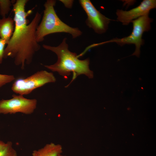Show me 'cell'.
Returning a JSON list of instances; mask_svg holds the SVG:
<instances>
[{"mask_svg":"<svg viewBox=\"0 0 156 156\" xmlns=\"http://www.w3.org/2000/svg\"><path fill=\"white\" fill-rule=\"evenodd\" d=\"M56 2L55 0H47L44 4L43 15L36 31V40L38 43L43 41L47 35L55 33L69 34L73 38H76L82 34L78 28L69 26L59 18L54 8Z\"/></svg>","mask_w":156,"mask_h":156,"instance_id":"obj_3","label":"cell"},{"mask_svg":"<svg viewBox=\"0 0 156 156\" xmlns=\"http://www.w3.org/2000/svg\"><path fill=\"white\" fill-rule=\"evenodd\" d=\"M41 18L37 12L30 23L24 27L14 30L12 35L5 49L3 58L10 57L15 64L25 68V64L31 63L34 56L40 48L36 41V31Z\"/></svg>","mask_w":156,"mask_h":156,"instance_id":"obj_1","label":"cell"},{"mask_svg":"<svg viewBox=\"0 0 156 156\" xmlns=\"http://www.w3.org/2000/svg\"><path fill=\"white\" fill-rule=\"evenodd\" d=\"M14 75L0 74V88L15 79Z\"/></svg>","mask_w":156,"mask_h":156,"instance_id":"obj_14","label":"cell"},{"mask_svg":"<svg viewBox=\"0 0 156 156\" xmlns=\"http://www.w3.org/2000/svg\"><path fill=\"white\" fill-rule=\"evenodd\" d=\"M67 38H64L62 42L57 47L43 44L44 49L51 51L57 55V60L55 64L44 67L53 72H57L64 78H67L73 72L72 82L79 75H85L89 78L93 77V72L89 67L90 59H79L77 54L68 49Z\"/></svg>","mask_w":156,"mask_h":156,"instance_id":"obj_2","label":"cell"},{"mask_svg":"<svg viewBox=\"0 0 156 156\" xmlns=\"http://www.w3.org/2000/svg\"><path fill=\"white\" fill-rule=\"evenodd\" d=\"M14 27V21L11 17L0 19V38L5 40L7 44L13 33Z\"/></svg>","mask_w":156,"mask_h":156,"instance_id":"obj_10","label":"cell"},{"mask_svg":"<svg viewBox=\"0 0 156 156\" xmlns=\"http://www.w3.org/2000/svg\"><path fill=\"white\" fill-rule=\"evenodd\" d=\"M28 0H14L12 11L14 14V29H16L27 25L29 20L27 17L32 12L34 8L25 11V7Z\"/></svg>","mask_w":156,"mask_h":156,"instance_id":"obj_9","label":"cell"},{"mask_svg":"<svg viewBox=\"0 0 156 156\" xmlns=\"http://www.w3.org/2000/svg\"><path fill=\"white\" fill-rule=\"evenodd\" d=\"M56 81L52 73L40 70L26 78L17 79L12 84L11 89L14 93L23 96L29 94L35 89L47 83H54Z\"/></svg>","mask_w":156,"mask_h":156,"instance_id":"obj_5","label":"cell"},{"mask_svg":"<svg viewBox=\"0 0 156 156\" xmlns=\"http://www.w3.org/2000/svg\"><path fill=\"white\" fill-rule=\"evenodd\" d=\"M149 13H147L132 21L133 29L129 36L122 38H114L110 40L99 43L95 44L96 46L99 45L110 42H115L122 46L125 44H134L135 49L131 55H135L139 57L140 55V48L143 45L144 41L142 38L143 33L148 31L151 29V23L153 19L149 16Z\"/></svg>","mask_w":156,"mask_h":156,"instance_id":"obj_4","label":"cell"},{"mask_svg":"<svg viewBox=\"0 0 156 156\" xmlns=\"http://www.w3.org/2000/svg\"><path fill=\"white\" fill-rule=\"evenodd\" d=\"M62 2L64 5L67 8H71L73 4L74 1L73 0H60Z\"/></svg>","mask_w":156,"mask_h":156,"instance_id":"obj_16","label":"cell"},{"mask_svg":"<svg viewBox=\"0 0 156 156\" xmlns=\"http://www.w3.org/2000/svg\"><path fill=\"white\" fill-rule=\"evenodd\" d=\"M6 146L0 150V156H17L16 150L13 147L12 143L8 141Z\"/></svg>","mask_w":156,"mask_h":156,"instance_id":"obj_12","label":"cell"},{"mask_svg":"<svg viewBox=\"0 0 156 156\" xmlns=\"http://www.w3.org/2000/svg\"><path fill=\"white\" fill-rule=\"evenodd\" d=\"M6 143L0 140V150L3 148L6 145Z\"/></svg>","mask_w":156,"mask_h":156,"instance_id":"obj_17","label":"cell"},{"mask_svg":"<svg viewBox=\"0 0 156 156\" xmlns=\"http://www.w3.org/2000/svg\"><path fill=\"white\" fill-rule=\"evenodd\" d=\"M7 44L5 40L0 38V64L2 63L3 58L4 47L5 45Z\"/></svg>","mask_w":156,"mask_h":156,"instance_id":"obj_15","label":"cell"},{"mask_svg":"<svg viewBox=\"0 0 156 156\" xmlns=\"http://www.w3.org/2000/svg\"><path fill=\"white\" fill-rule=\"evenodd\" d=\"M12 98L0 100V114L21 113L31 114L36 108L37 101L35 99H28L23 95L13 94Z\"/></svg>","mask_w":156,"mask_h":156,"instance_id":"obj_6","label":"cell"},{"mask_svg":"<svg viewBox=\"0 0 156 156\" xmlns=\"http://www.w3.org/2000/svg\"><path fill=\"white\" fill-rule=\"evenodd\" d=\"M14 0H0V15L2 18L6 17L11 10Z\"/></svg>","mask_w":156,"mask_h":156,"instance_id":"obj_13","label":"cell"},{"mask_svg":"<svg viewBox=\"0 0 156 156\" xmlns=\"http://www.w3.org/2000/svg\"><path fill=\"white\" fill-rule=\"evenodd\" d=\"M62 152L61 145L50 143L46 144L40 148L33 151L31 156H58L62 154Z\"/></svg>","mask_w":156,"mask_h":156,"instance_id":"obj_11","label":"cell"},{"mask_svg":"<svg viewBox=\"0 0 156 156\" xmlns=\"http://www.w3.org/2000/svg\"><path fill=\"white\" fill-rule=\"evenodd\" d=\"M58 156H66V155H62V154L59 155Z\"/></svg>","mask_w":156,"mask_h":156,"instance_id":"obj_18","label":"cell"},{"mask_svg":"<svg viewBox=\"0 0 156 156\" xmlns=\"http://www.w3.org/2000/svg\"><path fill=\"white\" fill-rule=\"evenodd\" d=\"M156 8L155 0H144L137 7L128 11L118 9L116 12L117 20L124 25H127L131 21L147 13Z\"/></svg>","mask_w":156,"mask_h":156,"instance_id":"obj_8","label":"cell"},{"mask_svg":"<svg viewBox=\"0 0 156 156\" xmlns=\"http://www.w3.org/2000/svg\"><path fill=\"white\" fill-rule=\"evenodd\" d=\"M79 2L87 14L86 25L96 34L105 33L111 20L97 10L90 0H80Z\"/></svg>","mask_w":156,"mask_h":156,"instance_id":"obj_7","label":"cell"}]
</instances>
